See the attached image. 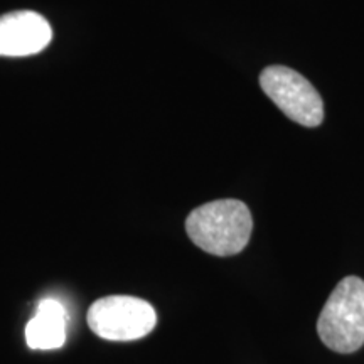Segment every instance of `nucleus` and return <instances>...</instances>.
<instances>
[{"label": "nucleus", "mask_w": 364, "mask_h": 364, "mask_svg": "<svg viewBox=\"0 0 364 364\" xmlns=\"http://www.w3.org/2000/svg\"><path fill=\"white\" fill-rule=\"evenodd\" d=\"M186 231L203 252L215 257H233L248 245L253 218L247 204L238 199H218L191 211Z\"/></svg>", "instance_id": "1"}, {"label": "nucleus", "mask_w": 364, "mask_h": 364, "mask_svg": "<svg viewBox=\"0 0 364 364\" xmlns=\"http://www.w3.org/2000/svg\"><path fill=\"white\" fill-rule=\"evenodd\" d=\"M318 338L341 354L364 346V280L346 277L336 285L317 321Z\"/></svg>", "instance_id": "2"}, {"label": "nucleus", "mask_w": 364, "mask_h": 364, "mask_svg": "<svg viewBox=\"0 0 364 364\" xmlns=\"http://www.w3.org/2000/svg\"><path fill=\"white\" fill-rule=\"evenodd\" d=\"M88 326L98 338L107 341L142 339L154 331L157 314L147 300L132 295H108L91 304Z\"/></svg>", "instance_id": "3"}, {"label": "nucleus", "mask_w": 364, "mask_h": 364, "mask_svg": "<svg viewBox=\"0 0 364 364\" xmlns=\"http://www.w3.org/2000/svg\"><path fill=\"white\" fill-rule=\"evenodd\" d=\"M260 86L290 120L317 127L324 120V103L309 80L287 66H268L260 75Z\"/></svg>", "instance_id": "4"}, {"label": "nucleus", "mask_w": 364, "mask_h": 364, "mask_svg": "<svg viewBox=\"0 0 364 364\" xmlns=\"http://www.w3.org/2000/svg\"><path fill=\"white\" fill-rule=\"evenodd\" d=\"M51 39V26L38 12L16 11L0 16V56H33L43 51Z\"/></svg>", "instance_id": "5"}, {"label": "nucleus", "mask_w": 364, "mask_h": 364, "mask_svg": "<svg viewBox=\"0 0 364 364\" xmlns=\"http://www.w3.org/2000/svg\"><path fill=\"white\" fill-rule=\"evenodd\" d=\"M66 309L56 299H43L34 317L26 326V343L31 349L51 351L66 343Z\"/></svg>", "instance_id": "6"}]
</instances>
